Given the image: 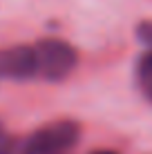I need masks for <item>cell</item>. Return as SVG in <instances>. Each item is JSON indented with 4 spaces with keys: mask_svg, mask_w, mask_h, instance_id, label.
Here are the masks:
<instances>
[{
    "mask_svg": "<svg viewBox=\"0 0 152 154\" xmlns=\"http://www.w3.org/2000/svg\"><path fill=\"white\" fill-rule=\"evenodd\" d=\"M78 127L72 121H56L34 132L14 150V154H65L74 147Z\"/></svg>",
    "mask_w": 152,
    "mask_h": 154,
    "instance_id": "cell-1",
    "label": "cell"
},
{
    "mask_svg": "<svg viewBox=\"0 0 152 154\" xmlns=\"http://www.w3.org/2000/svg\"><path fill=\"white\" fill-rule=\"evenodd\" d=\"M36 54V65H38V76L47 78V81H60L76 67V51L72 45L65 40L56 38H45L34 45Z\"/></svg>",
    "mask_w": 152,
    "mask_h": 154,
    "instance_id": "cell-2",
    "label": "cell"
},
{
    "mask_svg": "<svg viewBox=\"0 0 152 154\" xmlns=\"http://www.w3.org/2000/svg\"><path fill=\"white\" fill-rule=\"evenodd\" d=\"M0 76H9V78L38 76V65H36L34 47L0 49Z\"/></svg>",
    "mask_w": 152,
    "mask_h": 154,
    "instance_id": "cell-3",
    "label": "cell"
},
{
    "mask_svg": "<svg viewBox=\"0 0 152 154\" xmlns=\"http://www.w3.org/2000/svg\"><path fill=\"white\" fill-rule=\"evenodd\" d=\"M137 81H139L141 92L145 94V98L152 100V51L141 56L137 65Z\"/></svg>",
    "mask_w": 152,
    "mask_h": 154,
    "instance_id": "cell-4",
    "label": "cell"
},
{
    "mask_svg": "<svg viewBox=\"0 0 152 154\" xmlns=\"http://www.w3.org/2000/svg\"><path fill=\"white\" fill-rule=\"evenodd\" d=\"M14 150H16V145H14L11 136H9L7 130L0 125V154H14Z\"/></svg>",
    "mask_w": 152,
    "mask_h": 154,
    "instance_id": "cell-5",
    "label": "cell"
},
{
    "mask_svg": "<svg viewBox=\"0 0 152 154\" xmlns=\"http://www.w3.org/2000/svg\"><path fill=\"white\" fill-rule=\"evenodd\" d=\"M92 154H116V152H110V150H98V152H92Z\"/></svg>",
    "mask_w": 152,
    "mask_h": 154,
    "instance_id": "cell-6",
    "label": "cell"
}]
</instances>
